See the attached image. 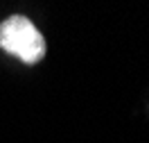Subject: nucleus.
Listing matches in <instances>:
<instances>
[{"label":"nucleus","instance_id":"obj_1","mask_svg":"<svg viewBox=\"0 0 149 143\" xmlns=\"http://www.w3.org/2000/svg\"><path fill=\"white\" fill-rule=\"evenodd\" d=\"M0 48L23 64H38L45 57V39L23 14H14L0 23Z\"/></svg>","mask_w":149,"mask_h":143}]
</instances>
